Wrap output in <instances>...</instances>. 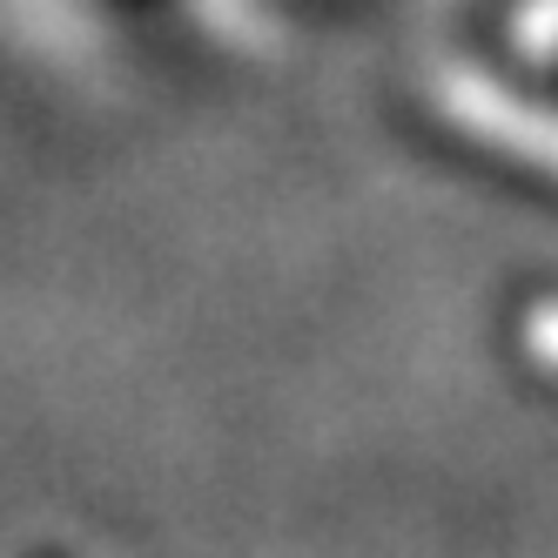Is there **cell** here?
Listing matches in <instances>:
<instances>
[{"mask_svg":"<svg viewBox=\"0 0 558 558\" xmlns=\"http://www.w3.org/2000/svg\"><path fill=\"white\" fill-rule=\"evenodd\" d=\"M27 558H68V551H54V545H41V551H27Z\"/></svg>","mask_w":558,"mask_h":558,"instance_id":"6da1fadb","label":"cell"}]
</instances>
